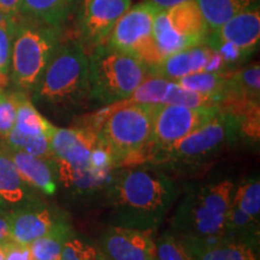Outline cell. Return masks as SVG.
Listing matches in <instances>:
<instances>
[{
    "label": "cell",
    "instance_id": "obj_32",
    "mask_svg": "<svg viewBox=\"0 0 260 260\" xmlns=\"http://www.w3.org/2000/svg\"><path fill=\"white\" fill-rule=\"evenodd\" d=\"M3 243L5 249V260H34L29 245H22L12 241L11 239Z\"/></svg>",
    "mask_w": 260,
    "mask_h": 260
},
{
    "label": "cell",
    "instance_id": "obj_33",
    "mask_svg": "<svg viewBox=\"0 0 260 260\" xmlns=\"http://www.w3.org/2000/svg\"><path fill=\"white\" fill-rule=\"evenodd\" d=\"M22 0H0V11L14 17H21Z\"/></svg>",
    "mask_w": 260,
    "mask_h": 260
},
{
    "label": "cell",
    "instance_id": "obj_22",
    "mask_svg": "<svg viewBox=\"0 0 260 260\" xmlns=\"http://www.w3.org/2000/svg\"><path fill=\"white\" fill-rule=\"evenodd\" d=\"M260 96V67L252 63L241 69L228 70L226 86L222 99L236 98L259 102Z\"/></svg>",
    "mask_w": 260,
    "mask_h": 260
},
{
    "label": "cell",
    "instance_id": "obj_19",
    "mask_svg": "<svg viewBox=\"0 0 260 260\" xmlns=\"http://www.w3.org/2000/svg\"><path fill=\"white\" fill-rule=\"evenodd\" d=\"M2 148L14 161L19 176L29 187L45 195L56 193L58 178L53 162L4 145H2Z\"/></svg>",
    "mask_w": 260,
    "mask_h": 260
},
{
    "label": "cell",
    "instance_id": "obj_3",
    "mask_svg": "<svg viewBox=\"0 0 260 260\" xmlns=\"http://www.w3.org/2000/svg\"><path fill=\"white\" fill-rule=\"evenodd\" d=\"M155 105L122 100L104 106L87 118L86 124L95 130L116 168L145 164L151 159Z\"/></svg>",
    "mask_w": 260,
    "mask_h": 260
},
{
    "label": "cell",
    "instance_id": "obj_29",
    "mask_svg": "<svg viewBox=\"0 0 260 260\" xmlns=\"http://www.w3.org/2000/svg\"><path fill=\"white\" fill-rule=\"evenodd\" d=\"M21 90L0 93V139L4 140L15 126Z\"/></svg>",
    "mask_w": 260,
    "mask_h": 260
},
{
    "label": "cell",
    "instance_id": "obj_7",
    "mask_svg": "<svg viewBox=\"0 0 260 260\" xmlns=\"http://www.w3.org/2000/svg\"><path fill=\"white\" fill-rule=\"evenodd\" d=\"M61 29L19 17L11 45L10 81L17 90L35 88L60 42Z\"/></svg>",
    "mask_w": 260,
    "mask_h": 260
},
{
    "label": "cell",
    "instance_id": "obj_21",
    "mask_svg": "<svg viewBox=\"0 0 260 260\" xmlns=\"http://www.w3.org/2000/svg\"><path fill=\"white\" fill-rule=\"evenodd\" d=\"M79 4L80 0H22L21 17L61 29Z\"/></svg>",
    "mask_w": 260,
    "mask_h": 260
},
{
    "label": "cell",
    "instance_id": "obj_36",
    "mask_svg": "<svg viewBox=\"0 0 260 260\" xmlns=\"http://www.w3.org/2000/svg\"><path fill=\"white\" fill-rule=\"evenodd\" d=\"M18 19L19 17H14V16H10L8 14H4V12L0 11V27L15 24Z\"/></svg>",
    "mask_w": 260,
    "mask_h": 260
},
{
    "label": "cell",
    "instance_id": "obj_15",
    "mask_svg": "<svg viewBox=\"0 0 260 260\" xmlns=\"http://www.w3.org/2000/svg\"><path fill=\"white\" fill-rule=\"evenodd\" d=\"M63 223L67 220L60 211L35 203L9 210L10 239L22 245H30Z\"/></svg>",
    "mask_w": 260,
    "mask_h": 260
},
{
    "label": "cell",
    "instance_id": "obj_14",
    "mask_svg": "<svg viewBox=\"0 0 260 260\" xmlns=\"http://www.w3.org/2000/svg\"><path fill=\"white\" fill-rule=\"evenodd\" d=\"M132 6V0H92L80 6L77 22L80 42L93 48L106 42L116 22Z\"/></svg>",
    "mask_w": 260,
    "mask_h": 260
},
{
    "label": "cell",
    "instance_id": "obj_37",
    "mask_svg": "<svg viewBox=\"0 0 260 260\" xmlns=\"http://www.w3.org/2000/svg\"><path fill=\"white\" fill-rule=\"evenodd\" d=\"M0 260H5V249L4 243H0Z\"/></svg>",
    "mask_w": 260,
    "mask_h": 260
},
{
    "label": "cell",
    "instance_id": "obj_4",
    "mask_svg": "<svg viewBox=\"0 0 260 260\" xmlns=\"http://www.w3.org/2000/svg\"><path fill=\"white\" fill-rule=\"evenodd\" d=\"M34 99L74 113L90 102L88 52L79 40L59 42L32 89Z\"/></svg>",
    "mask_w": 260,
    "mask_h": 260
},
{
    "label": "cell",
    "instance_id": "obj_16",
    "mask_svg": "<svg viewBox=\"0 0 260 260\" xmlns=\"http://www.w3.org/2000/svg\"><path fill=\"white\" fill-rule=\"evenodd\" d=\"M96 246L107 260H157L155 241L149 233L133 228L110 226Z\"/></svg>",
    "mask_w": 260,
    "mask_h": 260
},
{
    "label": "cell",
    "instance_id": "obj_24",
    "mask_svg": "<svg viewBox=\"0 0 260 260\" xmlns=\"http://www.w3.org/2000/svg\"><path fill=\"white\" fill-rule=\"evenodd\" d=\"M73 228L63 223L53 232L31 242L29 247L34 260H61L64 243L73 235Z\"/></svg>",
    "mask_w": 260,
    "mask_h": 260
},
{
    "label": "cell",
    "instance_id": "obj_31",
    "mask_svg": "<svg viewBox=\"0 0 260 260\" xmlns=\"http://www.w3.org/2000/svg\"><path fill=\"white\" fill-rule=\"evenodd\" d=\"M157 260H193L174 233H165L155 242Z\"/></svg>",
    "mask_w": 260,
    "mask_h": 260
},
{
    "label": "cell",
    "instance_id": "obj_8",
    "mask_svg": "<svg viewBox=\"0 0 260 260\" xmlns=\"http://www.w3.org/2000/svg\"><path fill=\"white\" fill-rule=\"evenodd\" d=\"M240 139L236 119L223 110L193 133L154 152L148 164H198Z\"/></svg>",
    "mask_w": 260,
    "mask_h": 260
},
{
    "label": "cell",
    "instance_id": "obj_27",
    "mask_svg": "<svg viewBox=\"0 0 260 260\" xmlns=\"http://www.w3.org/2000/svg\"><path fill=\"white\" fill-rule=\"evenodd\" d=\"M170 83L171 81L151 75L125 100L142 104H162Z\"/></svg>",
    "mask_w": 260,
    "mask_h": 260
},
{
    "label": "cell",
    "instance_id": "obj_39",
    "mask_svg": "<svg viewBox=\"0 0 260 260\" xmlns=\"http://www.w3.org/2000/svg\"><path fill=\"white\" fill-rule=\"evenodd\" d=\"M2 92H3V89H2V88H0V93H2Z\"/></svg>",
    "mask_w": 260,
    "mask_h": 260
},
{
    "label": "cell",
    "instance_id": "obj_20",
    "mask_svg": "<svg viewBox=\"0 0 260 260\" xmlns=\"http://www.w3.org/2000/svg\"><path fill=\"white\" fill-rule=\"evenodd\" d=\"M34 190L19 176L14 161L0 146V205L6 207H19L32 204Z\"/></svg>",
    "mask_w": 260,
    "mask_h": 260
},
{
    "label": "cell",
    "instance_id": "obj_9",
    "mask_svg": "<svg viewBox=\"0 0 260 260\" xmlns=\"http://www.w3.org/2000/svg\"><path fill=\"white\" fill-rule=\"evenodd\" d=\"M154 41L162 58L206 42L209 28L195 0L158 10L153 23Z\"/></svg>",
    "mask_w": 260,
    "mask_h": 260
},
{
    "label": "cell",
    "instance_id": "obj_35",
    "mask_svg": "<svg viewBox=\"0 0 260 260\" xmlns=\"http://www.w3.org/2000/svg\"><path fill=\"white\" fill-rule=\"evenodd\" d=\"M145 3H148V4L153 5L155 9L162 10L171 8V6L180 4V3L186 2V0H144Z\"/></svg>",
    "mask_w": 260,
    "mask_h": 260
},
{
    "label": "cell",
    "instance_id": "obj_11",
    "mask_svg": "<svg viewBox=\"0 0 260 260\" xmlns=\"http://www.w3.org/2000/svg\"><path fill=\"white\" fill-rule=\"evenodd\" d=\"M260 42V10L252 8L234 16L207 35L206 44L216 50L228 67L254 53Z\"/></svg>",
    "mask_w": 260,
    "mask_h": 260
},
{
    "label": "cell",
    "instance_id": "obj_12",
    "mask_svg": "<svg viewBox=\"0 0 260 260\" xmlns=\"http://www.w3.org/2000/svg\"><path fill=\"white\" fill-rule=\"evenodd\" d=\"M219 111L218 106L188 107L181 105L157 104L153 113L154 149L165 148L184 138ZM154 151V152H155Z\"/></svg>",
    "mask_w": 260,
    "mask_h": 260
},
{
    "label": "cell",
    "instance_id": "obj_17",
    "mask_svg": "<svg viewBox=\"0 0 260 260\" xmlns=\"http://www.w3.org/2000/svg\"><path fill=\"white\" fill-rule=\"evenodd\" d=\"M176 237L193 260H259L258 245L245 240L232 236Z\"/></svg>",
    "mask_w": 260,
    "mask_h": 260
},
{
    "label": "cell",
    "instance_id": "obj_5",
    "mask_svg": "<svg viewBox=\"0 0 260 260\" xmlns=\"http://www.w3.org/2000/svg\"><path fill=\"white\" fill-rule=\"evenodd\" d=\"M234 187L233 181L223 180L187 191L172 217L175 235L198 239L225 236V219Z\"/></svg>",
    "mask_w": 260,
    "mask_h": 260
},
{
    "label": "cell",
    "instance_id": "obj_28",
    "mask_svg": "<svg viewBox=\"0 0 260 260\" xmlns=\"http://www.w3.org/2000/svg\"><path fill=\"white\" fill-rule=\"evenodd\" d=\"M61 260H107L99 247L73 234L64 243Z\"/></svg>",
    "mask_w": 260,
    "mask_h": 260
},
{
    "label": "cell",
    "instance_id": "obj_2",
    "mask_svg": "<svg viewBox=\"0 0 260 260\" xmlns=\"http://www.w3.org/2000/svg\"><path fill=\"white\" fill-rule=\"evenodd\" d=\"M52 162L58 182L74 194L105 189L116 164L92 126L54 128L51 138Z\"/></svg>",
    "mask_w": 260,
    "mask_h": 260
},
{
    "label": "cell",
    "instance_id": "obj_6",
    "mask_svg": "<svg viewBox=\"0 0 260 260\" xmlns=\"http://www.w3.org/2000/svg\"><path fill=\"white\" fill-rule=\"evenodd\" d=\"M88 67L90 102L103 106L128 99L151 76L145 63L106 44L93 48Z\"/></svg>",
    "mask_w": 260,
    "mask_h": 260
},
{
    "label": "cell",
    "instance_id": "obj_30",
    "mask_svg": "<svg viewBox=\"0 0 260 260\" xmlns=\"http://www.w3.org/2000/svg\"><path fill=\"white\" fill-rule=\"evenodd\" d=\"M17 22L15 24L0 27V88L3 90H5L10 83L11 45Z\"/></svg>",
    "mask_w": 260,
    "mask_h": 260
},
{
    "label": "cell",
    "instance_id": "obj_26",
    "mask_svg": "<svg viewBox=\"0 0 260 260\" xmlns=\"http://www.w3.org/2000/svg\"><path fill=\"white\" fill-rule=\"evenodd\" d=\"M232 205L243 212L259 219L260 213V182L259 177L246 178L234 187Z\"/></svg>",
    "mask_w": 260,
    "mask_h": 260
},
{
    "label": "cell",
    "instance_id": "obj_25",
    "mask_svg": "<svg viewBox=\"0 0 260 260\" xmlns=\"http://www.w3.org/2000/svg\"><path fill=\"white\" fill-rule=\"evenodd\" d=\"M228 70L225 71H203L174 81L180 84L182 88L193 92L209 94L218 96L222 100L224 89L226 86Z\"/></svg>",
    "mask_w": 260,
    "mask_h": 260
},
{
    "label": "cell",
    "instance_id": "obj_23",
    "mask_svg": "<svg viewBox=\"0 0 260 260\" xmlns=\"http://www.w3.org/2000/svg\"><path fill=\"white\" fill-rule=\"evenodd\" d=\"M206 22L209 32L234 16L259 6V0H195Z\"/></svg>",
    "mask_w": 260,
    "mask_h": 260
},
{
    "label": "cell",
    "instance_id": "obj_38",
    "mask_svg": "<svg viewBox=\"0 0 260 260\" xmlns=\"http://www.w3.org/2000/svg\"><path fill=\"white\" fill-rule=\"evenodd\" d=\"M89 2H92V0H80V6L87 4V3H89Z\"/></svg>",
    "mask_w": 260,
    "mask_h": 260
},
{
    "label": "cell",
    "instance_id": "obj_13",
    "mask_svg": "<svg viewBox=\"0 0 260 260\" xmlns=\"http://www.w3.org/2000/svg\"><path fill=\"white\" fill-rule=\"evenodd\" d=\"M225 70H229L226 61L206 42L172 53L149 68L151 75L169 81H177L203 71Z\"/></svg>",
    "mask_w": 260,
    "mask_h": 260
},
{
    "label": "cell",
    "instance_id": "obj_1",
    "mask_svg": "<svg viewBox=\"0 0 260 260\" xmlns=\"http://www.w3.org/2000/svg\"><path fill=\"white\" fill-rule=\"evenodd\" d=\"M178 194L176 182L153 164L116 168L105 187L116 225L148 233L160 225Z\"/></svg>",
    "mask_w": 260,
    "mask_h": 260
},
{
    "label": "cell",
    "instance_id": "obj_10",
    "mask_svg": "<svg viewBox=\"0 0 260 260\" xmlns=\"http://www.w3.org/2000/svg\"><path fill=\"white\" fill-rule=\"evenodd\" d=\"M158 9L148 3L130 6L116 22L105 44L141 60L148 68L161 60L154 41L153 23Z\"/></svg>",
    "mask_w": 260,
    "mask_h": 260
},
{
    "label": "cell",
    "instance_id": "obj_18",
    "mask_svg": "<svg viewBox=\"0 0 260 260\" xmlns=\"http://www.w3.org/2000/svg\"><path fill=\"white\" fill-rule=\"evenodd\" d=\"M54 128L56 126L38 111L37 107L28 98L27 93L21 92L15 126L3 140V145L11 148L30 146L41 139H51Z\"/></svg>",
    "mask_w": 260,
    "mask_h": 260
},
{
    "label": "cell",
    "instance_id": "obj_34",
    "mask_svg": "<svg viewBox=\"0 0 260 260\" xmlns=\"http://www.w3.org/2000/svg\"><path fill=\"white\" fill-rule=\"evenodd\" d=\"M10 239L9 210L0 205V243Z\"/></svg>",
    "mask_w": 260,
    "mask_h": 260
}]
</instances>
